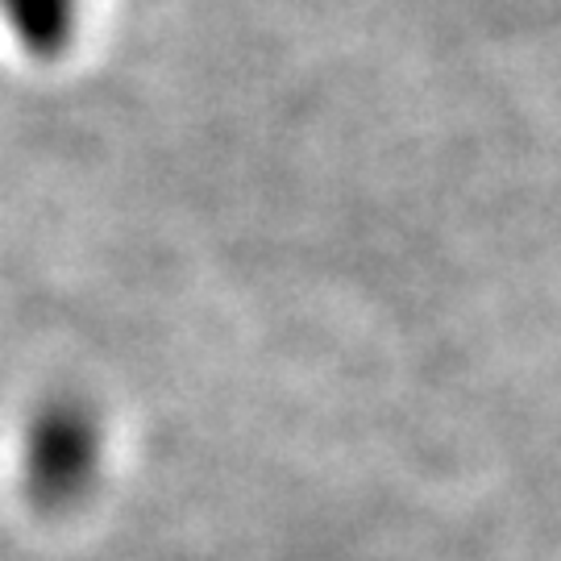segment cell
I'll return each mask as SVG.
<instances>
[{"label":"cell","mask_w":561,"mask_h":561,"mask_svg":"<svg viewBox=\"0 0 561 561\" xmlns=\"http://www.w3.org/2000/svg\"><path fill=\"white\" fill-rule=\"evenodd\" d=\"M0 13L30 55H59L76 25V0H0Z\"/></svg>","instance_id":"cell-2"},{"label":"cell","mask_w":561,"mask_h":561,"mask_svg":"<svg viewBox=\"0 0 561 561\" xmlns=\"http://www.w3.org/2000/svg\"><path fill=\"white\" fill-rule=\"evenodd\" d=\"M104 421L80 396H59L25 437V491L42 512L80 507L104 474Z\"/></svg>","instance_id":"cell-1"}]
</instances>
